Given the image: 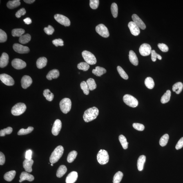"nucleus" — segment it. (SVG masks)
<instances>
[{"label":"nucleus","mask_w":183,"mask_h":183,"mask_svg":"<svg viewBox=\"0 0 183 183\" xmlns=\"http://www.w3.org/2000/svg\"><path fill=\"white\" fill-rule=\"evenodd\" d=\"M132 19L134 22L138 27L139 28L142 30H144L146 28V25L144 22L136 14H133L132 16Z\"/></svg>","instance_id":"f3484780"},{"label":"nucleus","mask_w":183,"mask_h":183,"mask_svg":"<svg viewBox=\"0 0 183 183\" xmlns=\"http://www.w3.org/2000/svg\"><path fill=\"white\" fill-rule=\"evenodd\" d=\"M119 139L123 148L124 149H127L128 143L127 141L126 137L124 135H121L119 137Z\"/></svg>","instance_id":"e433bc0d"},{"label":"nucleus","mask_w":183,"mask_h":183,"mask_svg":"<svg viewBox=\"0 0 183 183\" xmlns=\"http://www.w3.org/2000/svg\"><path fill=\"white\" fill-rule=\"evenodd\" d=\"M97 160L99 164L104 165L108 163L109 161V155L108 152L104 150H100L97 155Z\"/></svg>","instance_id":"39448f33"},{"label":"nucleus","mask_w":183,"mask_h":183,"mask_svg":"<svg viewBox=\"0 0 183 183\" xmlns=\"http://www.w3.org/2000/svg\"><path fill=\"white\" fill-rule=\"evenodd\" d=\"M12 66L14 68L17 70L22 69L26 67V63L21 59H14L12 61Z\"/></svg>","instance_id":"f8f14e48"},{"label":"nucleus","mask_w":183,"mask_h":183,"mask_svg":"<svg viewBox=\"0 0 183 183\" xmlns=\"http://www.w3.org/2000/svg\"><path fill=\"white\" fill-rule=\"evenodd\" d=\"M13 131V128L11 127L1 130L0 131V136H5V135L10 134Z\"/></svg>","instance_id":"a18cd8bd"},{"label":"nucleus","mask_w":183,"mask_h":183,"mask_svg":"<svg viewBox=\"0 0 183 183\" xmlns=\"http://www.w3.org/2000/svg\"><path fill=\"white\" fill-rule=\"evenodd\" d=\"M146 161L145 156L142 155L139 156L137 160V166L139 171H141L143 169L145 162Z\"/></svg>","instance_id":"b1692460"},{"label":"nucleus","mask_w":183,"mask_h":183,"mask_svg":"<svg viewBox=\"0 0 183 183\" xmlns=\"http://www.w3.org/2000/svg\"><path fill=\"white\" fill-rule=\"evenodd\" d=\"M52 43L57 47L59 46H63L64 45L63 41L62 39H60L54 40L52 41Z\"/></svg>","instance_id":"5fc2aeb1"},{"label":"nucleus","mask_w":183,"mask_h":183,"mask_svg":"<svg viewBox=\"0 0 183 183\" xmlns=\"http://www.w3.org/2000/svg\"><path fill=\"white\" fill-rule=\"evenodd\" d=\"M89 90L93 91L95 90L97 87V85L94 80L92 78H90L87 80L86 81Z\"/></svg>","instance_id":"c9c22d12"},{"label":"nucleus","mask_w":183,"mask_h":183,"mask_svg":"<svg viewBox=\"0 0 183 183\" xmlns=\"http://www.w3.org/2000/svg\"><path fill=\"white\" fill-rule=\"evenodd\" d=\"M9 57L8 54L3 53L0 59V67L3 68L6 67L9 63Z\"/></svg>","instance_id":"412c9836"},{"label":"nucleus","mask_w":183,"mask_h":183,"mask_svg":"<svg viewBox=\"0 0 183 183\" xmlns=\"http://www.w3.org/2000/svg\"><path fill=\"white\" fill-rule=\"evenodd\" d=\"M20 180L19 182H21L24 180H28L29 182H32L34 179V177L33 175L27 172H22L20 176Z\"/></svg>","instance_id":"aec40b11"},{"label":"nucleus","mask_w":183,"mask_h":183,"mask_svg":"<svg viewBox=\"0 0 183 183\" xmlns=\"http://www.w3.org/2000/svg\"><path fill=\"white\" fill-rule=\"evenodd\" d=\"M7 36L6 33L2 30H0V42L4 43L7 40Z\"/></svg>","instance_id":"8fccbe9b"},{"label":"nucleus","mask_w":183,"mask_h":183,"mask_svg":"<svg viewBox=\"0 0 183 183\" xmlns=\"http://www.w3.org/2000/svg\"><path fill=\"white\" fill-rule=\"evenodd\" d=\"M111 11L114 18H116L118 14V8L116 3H113L111 6Z\"/></svg>","instance_id":"79ce46f5"},{"label":"nucleus","mask_w":183,"mask_h":183,"mask_svg":"<svg viewBox=\"0 0 183 183\" xmlns=\"http://www.w3.org/2000/svg\"><path fill=\"white\" fill-rule=\"evenodd\" d=\"M53 164H51V166H53Z\"/></svg>","instance_id":"e2e57ef3"},{"label":"nucleus","mask_w":183,"mask_h":183,"mask_svg":"<svg viewBox=\"0 0 183 183\" xmlns=\"http://www.w3.org/2000/svg\"><path fill=\"white\" fill-rule=\"evenodd\" d=\"M171 96V92L169 90H168L166 93L162 96L161 99V102L162 104H164L167 103L170 100Z\"/></svg>","instance_id":"7c9ffc66"},{"label":"nucleus","mask_w":183,"mask_h":183,"mask_svg":"<svg viewBox=\"0 0 183 183\" xmlns=\"http://www.w3.org/2000/svg\"><path fill=\"white\" fill-rule=\"evenodd\" d=\"M123 174L121 171L118 172L114 176L113 179V183H119L123 177Z\"/></svg>","instance_id":"58836bf2"},{"label":"nucleus","mask_w":183,"mask_h":183,"mask_svg":"<svg viewBox=\"0 0 183 183\" xmlns=\"http://www.w3.org/2000/svg\"><path fill=\"white\" fill-rule=\"evenodd\" d=\"M45 33L48 35H52L54 32V29L53 27L50 25H49L48 27H45L44 29Z\"/></svg>","instance_id":"3c124183"},{"label":"nucleus","mask_w":183,"mask_h":183,"mask_svg":"<svg viewBox=\"0 0 183 183\" xmlns=\"http://www.w3.org/2000/svg\"><path fill=\"white\" fill-rule=\"evenodd\" d=\"M169 138V135L168 134H165L162 136L159 140L160 145L162 146H165L167 144Z\"/></svg>","instance_id":"ea45409f"},{"label":"nucleus","mask_w":183,"mask_h":183,"mask_svg":"<svg viewBox=\"0 0 183 183\" xmlns=\"http://www.w3.org/2000/svg\"><path fill=\"white\" fill-rule=\"evenodd\" d=\"M54 18L58 23L65 27L69 26L70 25L71 22L69 19L65 16L57 14L54 15Z\"/></svg>","instance_id":"1a4fd4ad"},{"label":"nucleus","mask_w":183,"mask_h":183,"mask_svg":"<svg viewBox=\"0 0 183 183\" xmlns=\"http://www.w3.org/2000/svg\"><path fill=\"white\" fill-rule=\"evenodd\" d=\"M13 49L14 51L20 54L27 53L30 51V49L28 47L23 46L19 43L14 44Z\"/></svg>","instance_id":"ddd939ff"},{"label":"nucleus","mask_w":183,"mask_h":183,"mask_svg":"<svg viewBox=\"0 0 183 183\" xmlns=\"http://www.w3.org/2000/svg\"><path fill=\"white\" fill-rule=\"evenodd\" d=\"M129 60L132 64L137 66L138 64V59L136 54L133 51L131 50L129 51Z\"/></svg>","instance_id":"5701e85b"},{"label":"nucleus","mask_w":183,"mask_h":183,"mask_svg":"<svg viewBox=\"0 0 183 183\" xmlns=\"http://www.w3.org/2000/svg\"><path fill=\"white\" fill-rule=\"evenodd\" d=\"M59 106L61 111L63 113H68L71 109V101L69 98H63L60 102Z\"/></svg>","instance_id":"20e7f679"},{"label":"nucleus","mask_w":183,"mask_h":183,"mask_svg":"<svg viewBox=\"0 0 183 183\" xmlns=\"http://www.w3.org/2000/svg\"><path fill=\"white\" fill-rule=\"evenodd\" d=\"M144 84L146 87L150 89H152L155 86V83L153 79L151 77H148L145 79Z\"/></svg>","instance_id":"2f4dec72"},{"label":"nucleus","mask_w":183,"mask_h":183,"mask_svg":"<svg viewBox=\"0 0 183 183\" xmlns=\"http://www.w3.org/2000/svg\"><path fill=\"white\" fill-rule=\"evenodd\" d=\"M151 59L152 61L155 62L156 61L157 59L160 60H162V57L161 56L156 53L154 50H152L151 52Z\"/></svg>","instance_id":"de8ad7c7"},{"label":"nucleus","mask_w":183,"mask_h":183,"mask_svg":"<svg viewBox=\"0 0 183 183\" xmlns=\"http://www.w3.org/2000/svg\"><path fill=\"white\" fill-rule=\"evenodd\" d=\"M77 153L76 151H73L71 152L69 154L67 159L68 162L69 163L73 162L77 157Z\"/></svg>","instance_id":"a19ab883"},{"label":"nucleus","mask_w":183,"mask_h":183,"mask_svg":"<svg viewBox=\"0 0 183 183\" xmlns=\"http://www.w3.org/2000/svg\"><path fill=\"white\" fill-rule=\"evenodd\" d=\"M26 108V105L24 103H17L13 107L11 113L14 116L20 115L24 113Z\"/></svg>","instance_id":"7ed1b4c3"},{"label":"nucleus","mask_w":183,"mask_h":183,"mask_svg":"<svg viewBox=\"0 0 183 183\" xmlns=\"http://www.w3.org/2000/svg\"><path fill=\"white\" fill-rule=\"evenodd\" d=\"M21 4L20 1L19 0H14L9 1L7 3V5L8 8L13 9L19 7Z\"/></svg>","instance_id":"c85d7f7f"},{"label":"nucleus","mask_w":183,"mask_h":183,"mask_svg":"<svg viewBox=\"0 0 183 183\" xmlns=\"http://www.w3.org/2000/svg\"><path fill=\"white\" fill-rule=\"evenodd\" d=\"M128 26L132 35L137 36L140 34V29L133 21H130L128 23Z\"/></svg>","instance_id":"2eb2a0df"},{"label":"nucleus","mask_w":183,"mask_h":183,"mask_svg":"<svg viewBox=\"0 0 183 183\" xmlns=\"http://www.w3.org/2000/svg\"><path fill=\"white\" fill-rule=\"evenodd\" d=\"M96 31L101 37L105 38L109 37L110 34L108 29L104 25L100 24L96 27Z\"/></svg>","instance_id":"6e6552de"},{"label":"nucleus","mask_w":183,"mask_h":183,"mask_svg":"<svg viewBox=\"0 0 183 183\" xmlns=\"http://www.w3.org/2000/svg\"><path fill=\"white\" fill-rule=\"evenodd\" d=\"M62 127V123L59 119H57L54 122L52 130L53 134L54 136L59 135Z\"/></svg>","instance_id":"4468645a"},{"label":"nucleus","mask_w":183,"mask_h":183,"mask_svg":"<svg viewBox=\"0 0 183 183\" xmlns=\"http://www.w3.org/2000/svg\"><path fill=\"white\" fill-rule=\"evenodd\" d=\"M31 36L29 34H25L19 37V42L22 44H26V43L29 42L31 39Z\"/></svg>","instance_id":"473e14b6"},{"label":"nucleus","mask_w":183,"mask_h":183,"mask_svg":"<svg viewBox=\"0 0 183 183\" xmlns=\"http://www.w3.org/2000/svg\"><path fill=\"white\" fill-rule=\"evenodd\" d=\"M16 172L14 170L7 172L4 176V178L5 180L7 182H11L15 177Z\"/></svg>","instance_id":"bb28decb"},{"label":"nucleus","mask_w":183,"mask_h":183,"mask_svg":"<svg viewBox=\"0 0 183 183\" xmlns=\"http://www.w3.org/2000/svg\"><path fill=\"white\" fill-rule=\"evenodd\" d=\"M183 146V137L181 138L180 139L177 144L175 148L176 149L178 150L181 149Z\"/></svg>","instance_id":"4d7b16f0"},{"label":"nucleus","mask_w":183,"mask_h":183,"mask_svg":"<svg viewBox=\"0 0 183 183\" xmlns=\"http://www.w3.org/2000/svg\"><path fill=\"white\" fill-rule=\"evenodd\" d=\"M32 83L31 78L28 75H25L21 80V85L22 88L26 89L31 86Z\"/></svg>","instance_id":"dca6fc26"},{"label":"nucleus","mask_w":183,"mask_h":183,"mask_svg":"<svg viewBox=\"0 0 183 183\" xmlns=\"http://www.w3.org/2000/svg\"><path fill=\"white\" fill-rule=\"evenodd\" d=\"M5 162V157L4 154L1 152H0V165H3Z\"/></svg>","instance_id":"13d9d810"},{"label":"nucleus","mask_w":183,"mask_h":183,"mask_svg":"<svg viewBox=\"0 0 183 183\" xmlns=\"http://www.w3.org/2000/svg\"><path fill=\"white\" fill-rule=\"evenodd\" d=\"M183 85L181 82H178L175 83L173 85L172 90L174 92H176L177 94H180L183 89Z\"/></svg>","instance_id":"c756f323"},{"label":"nucleus","mask_w":183,"mask_h":183,"mask_svg":"<svg viewBox=\"0 0 183 183\" xmlns=\"http://www.w3.org/2000/svg\"><path fill=\"white\" fill-rule=\"evenodd\" d=\"M32 157V151L31 150H29L27 151L26 153V159H31Z\"/></svg>","instance_id":"bf43d9fd"},{"label":"nucleus","mask_w":183,"mask_h":183,"mask_svg":"<svg viewBox=\"0 0 183 183\" xmlns=\"http://www.w3.org/2000/svg\"><path fill=\"white\" fill-rule=\"evenodd\" d=\"M158 47L162 51L164 52H167L168 51V48L167 45L164 43H158Z\"/></svg>","instance_id":"864d4df0"},{"label":"nucleus","mask_w":183,"mask_h":183,"mask_svg":"<svg viewBox=\"0 0 183 183\" xmlns=\"http://www.w3.org/2000/svg\"><path fill=\"white\" fill-rule=\"evenodd\" d=\"M117 70L118 72L119 75H120L121 77L123 79L127 80L128 79V76L127 74L124 71L123 69L121 67L118 66L117 67Z\"/></svg>","instance_id":"49530a36"},{"label":"nucleus","mask_w":183,"mask_h":183,"mask_svg":"<svg viewBox=\"0 0 183 183\" xmlns=\"http://www.w3.org/2000/svg\"><path fill=\"white\" fill-rule=\"evenodd\" d=\"M34 161L32 159H26L23 162V166L25 171L28 173L31 172L32 171V166Z\"/></svg>","instance_id":"a211bd4d"},{"label":"nucleus","mask_w":183,"mask_h":183,"mask_svg":"<svg viewBox=\"0 0 183 183\" xmlns=\"http://www.w3.org/2000/svg\"><path fill=\"white\" fill-rule=\"evenodd\" d=\"M99 112L98 109L95 107L88 108L85 112L83 118L85 122H89L96 118Z\"/></svg>","instance_id":"f257e3e1"},{"label":"nucleus","mask_w":183,"mask_h":183,"mask_svg":"<svg viewBox=\"0 0 183 183\" xmlns=\"http://www.w3.org/2000/svg\"><path fill=\"white\" fill-rule=\"evenodd\" d=\"M24 1L27 3L31 4V3H33L34 1H35V0H24Z\"/></svg>","instance_id":"680f3d73"},{"label":"nucleus","mask_w":183,"mask_h":183,"mask_svg":"<svg viewBox=\"0 0 183 183\" xmlns=\"http://www.w3.org/2000/svg\"><path fill=\"white\" fill-rule=\"evenodd\" d=\"M82 55L85 61L88 64L93 65L96 63V59L95 56L91 52L85 50L82 52Z\"/></svg>","instance_id":"423d86ee"},{"label":"nucleus","mask_w":183,"mask_h":183,"mask_svg":"<svg viewBox=\"0 0 183 183\" xmlns=\"http://www.w3.org/2000/svg\"><path fill=\"white\" fill-rule=\"evenodd\" d=\"M133 126L135 129L139 131H143L144 129V125L139 123H134Z\"/></svg>","instance_id":"603ef678"},{"label":"nucleus","mask_w":183,"mask_h":183,"mask_svg":"<svg viewBox=\"0 0 183 183\" xmlns=\"http://www.w3.org/2000/svg\"><path fill=\"white\" fill-rule=\"evenodd\" d=\"M77 68L79 70L86 71L90 68L89 65L86 62H81L77 65Z\"/></svg>","instance_id":"37998d69"},{"label":"nucleus","mask_w":183,"mask_h":183,"mask_svg":"<svg viewBox=\"0 0 183 183\" xmlns=\"http://www.w3.org/2000/svg\"><path fill=\"white\" fill-rule=\"evenodd\" d=\"M67 169L65 165H61L59 166L57 170V176L59 178H61L67 172Z\"/></svg>","instance_id":"cd10ccee"},{"label":"nucleus","mask_w":183,"mask_h":183,"mask_svg":"<svg viewBox=\"0 0 183 183\" xmlns=\"http://www.w3.org/2000/svg\"><path fill=\"white\" fill-rule=\"evenodd\" d=\"M25 30L22 29H15L12 30V35L13 37H20L23 35Z\"/></svg>","instance_id":"72a5a7b5"},{"label":"nucleus","mask_w":183,"mask_h":183,"mask_svg":"<svg viewBox=\"0 0 183 183\" xmlns=\"http://www.w3.org/2000/svg\"><path fill=\"white\" fill-rule=\"evenodd\" d=\"M81 87L85 95H88L89 93V89L86 81H83L81 84Z\"/></svg>","instance_id":"c03bdc74"},{"label":"nucleus","mask_w":183,"mask_h":183,"mask_svg":"<svg viewBox=\"0 0 183 183\" xmlns=\"http://www.w3.org/2000/svg\"><path fill=\"white\" fill-rule=\"evenodd\" d=\"M43 95L46 98L47 100L49 101H51L54 98L53 94L51 93L50 91L48 89H46L44 91Z\"/></svg>","instance_id":"f704fd0d"},{"label":"nucleus","mask_w":183,"mask_h":183,"mask_svg":"<svg viewBox=\"0 0 183 183\" xmlns=\"http://www.w3.org/2000/svg\"><path fill=\"white\" fill-rule=\"evenodd\" d=\"M99 3L98 0H90V5L91 8L93 9H96L99 6Z\"/></svg>","instance_id":"09e8293b"},{"label":"nucleus","mask_w":183,"mask_h":183,"mask_svg":"<svg viewBox=\"0 0 183 183\" xmlns=\"http://www.w3.org/2000/svg\"><path fill=\"white\" fill-rule=\"evenodd\" d=\"M23 21L27 25L30 24L32 22V20L29 17L26 18V19L23 20Z\"/></svg>","instance_id":"052dcab7"},{"label":"nucleus","mask_w":183,"mask_h":183,"mask_svg":"<svg viewBox=\"0 0 183 183\" xmlns=\"http://www.w3.org/2000/svg\"><path fill=\"white\" fill-rule=\"evenodd\" d=\"M0 79L3 84L8 86H12L14 84V81L12 77L6 74L0 75Z\"/></svg>","instance_id":"9b49d317"},{"label":"nucleus","mask_w":183,"mask_h":183,"mask_svg":"<svg viewBox=\"0 0 183 183\" xmlns=\"http://www.w3.org/2000/svg\"><path fill=\"white\" fill-rule=\"evenodd\" d=\"M106 72V71L104 68L99 66L96 67L95 69L92 70V73L97 77H100Z\"/></svg>","instance_id":"a878e982"},{"label":"nucleus","mask_w":183,"mask_h":183,"mask_svg":"<svg viewBox=\"0 0 183 183\" xmlns=\"http://www.w3.org/2000/svg\"><path fill=\"white\" fill-rule=\"evenodd\" d=\"M78 175L77 172L73 171L69 174L66 177V183H74L77 180Z\"/></svg>","instance_id":"6ab92c4d"},{"label":"nucleus","mask_w":183,"mask_h":183,"mask_svg":"<svg viewBox=\"0 0 183 183\" xmlns=\"http://www.w3.org/2000/svg\"><path fill=\"white\" fill-rule=\"evenodd\" d=\"M34 128L32 126H29L27 129L21 128L18 132L17 134L19 135H22L28 134L33 131Z\"/></svg>","instance_id":"4c0bfd02"},{"label":"nucleus","mask_w":183,"mask_h":183,"mask_svg":"<svg viewBox=\"0 0 183 183\" xmlns=\"http://www.w3.org/2000/svg\"><path fill=\"white\" fill-rule=\"evenodd\" d=\"M64 148L61 146H58L53 152L50 158V162L51 164H54L57 162L62 156Z\"/></svg>","instance_id":"f03ea898"},{"label":"nucleus","mask_w":183,"mask_h":183,"mask_svg":"<svg viewBox=\"0 0 183 183\" xmlns=\"http://www.w3.org/2000/svg\"><path fill=\"white\" fill-rule=\"evenodd\" d=\"M26 11L24 8H22L19 10L16 13L15 16L17 18H20L22 16H23L26 14Z\"/></svg>","instance_id":"6e6d98bb"},{"label":"nucleus","mask_w":183,"mask_h":183,"mask_svg":"<svg viewBox=\"0 0 183 183\" xmlns=\"http://www.w3.org/2000/svg\"><path fill=\"white\" fill-rule=\"evenodd\" d=\"M152 51L151 47L148 43H143L139 49V52L141 55L144 57L150 55Z\"/></svg>","instance_id":"9d476101"},{"label":"nucleus","mask_w":183,"mask_h":183,"mask_svg":"<svg viewBox=\"0 0 183 183\" xmlns=\"http://www.w3.org/2000/svg\"><path fill=\"white\" fill-rule=\"evenodd\" d=\"M123 101L126 105L132 108L136 107L138 104L137 100L129 94H126L124 96Z\"/></svg>","instance_id":"0eeeda50"},{"label":"nucleus","mask_w":183,"mask_h":183,"mask_svg":"<svg viewBox=\"0 0 183 183\" xmlns=\"http://www.w3.org/2000/svg\"><path fill=\"white\" fill-rule=\"evenodd\" d=\"M47 59L45 57L39 58L37 61V66L38 68L42 69L46 67L47 63Z\"/></svg>","instance_id":"393cba45"},{"label":"nucleus","mask_w":183,"mask_h":183,"mask_svg":"<svg viewBox=\"0 0 183 183\" xmlns=\"http://www.w3.org/2000/svg\"><path fill=\"white\" fill-rule=\"evenodd\" d=\"M59 72L57 69L52 70L49 72L46 77L49 80L51 81L53 79H57L59 77Z\"/></svg>","instance_id":"4be33fe9"}]
</instances>
